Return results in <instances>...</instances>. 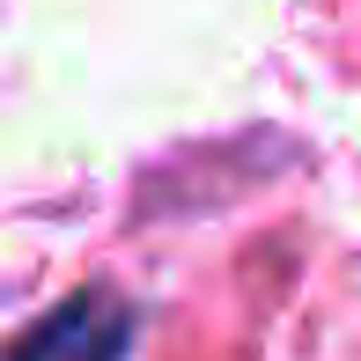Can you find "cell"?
Listing matches in <instances>:
<instances>
[{
	"instance_id": "cell-1",
	"label": "cell",
	"mask_w": 361,
	"mask_h": 361,
	"mask_svg": "<svg viewBox=\"0 0 361 361\" xmlns=\"http://www.w3.org/2000/svg\"><path fill=\"white\" fill-rule=\"evenodd\" d=\"M126 347H133V310L111 295H74L8 361H126Z\"/></svg>"
}]
</instances>
